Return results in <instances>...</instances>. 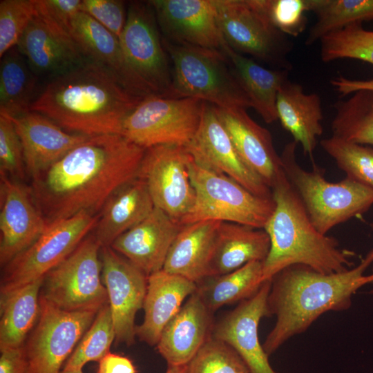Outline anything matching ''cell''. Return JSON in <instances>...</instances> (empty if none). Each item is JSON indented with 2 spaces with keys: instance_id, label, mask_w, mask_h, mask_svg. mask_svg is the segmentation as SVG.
Instances as JSON below:
<instances>
[{
  "instance_id": "obj_17",
  "label": "cell",
  "mask_w": 373,
  "mask_h": 373,
  "mask_svg": "<svg viewBox=\"0 0 373 373\" xmlns=\"http://www.w3.org/2000/svg\"><path fill=\"white\" fill-rule=\"evenodd\" d=\"M0 178V264L3 267L30 247L48 225L30 185Z\"/></svg>"
},
{
  "instance_id": "obj_2",
  "label": "cell",
  "mask_w": 373,
  "mask_h": 373,
  "mask_svg": "<svg viewBox=\"0 0 373 373\" xmlns=\"http://www.w3.org/2000/svg\"><path fill=\"white\" fill-rule=\"evenodd\" d=\"M143 98L126 88L104 66L87 59L54 77L34 99L30 111L70 132L122 135L124 119Z\"/></svg>"
},
{
  "instance_id": "obj_24",
  "label": "cell",
  "mask_w": 373,
  "mask_h": 373,
  "mask_svg": "<svg viewBox=\"0 0 373 373\" xmlns=\"http://www.w3.org/2000/svg\"><path fill=\"white\" fill-rule=\"evenodd\" d=\"M215 108L242 160L271 189L283 166L270 132L256 123L245 108Z\"/></svg>"
},
{
  "instance_id": "obj_7",
  "label": "cell",
  "mask_w": 373,
  "mask_h": 373,
  "mask_svg": "<svg viewBox=\"0 0 373 373\" xmlns=\"http://www.w3.org/2000/svg\"><path fill=\"white\" fill-rule=\"evenodd\" d=\"M189 170L195 199L182 225L218 220L264 228L274 209L272 197L254 194L230 177L200 166L191 156Z\"/></svg>"
},
{
  "instance_id": "obj_8",
  "label": "cell",
  "mask_w": 373,
  "mask_h": 373,
  "mask_svg": "<svg viewBox=\"0 0 373 373\" xmlns=\"http://www.w3.org/2000/svg\"><path fill=\"white\" fill-rule=\"evenodd\" d=\"M101 246L88 235L61 263L46 274L40 296L66 312H98L108 303L102 283Z\"/></svg>"
},
{
  "instance_id": "obj_40",
  "label": "cell",
  "mask_w": 373,
  "mask_h": 373,
  "mask_svg": "<svg viewBox=\"0 0 373 373\" xmlns=\"http://www.w3.org/2000/svg\"><path fill=\"white\" fill-rule=\"evenodd\" d=\"M185 373H250L238 354L211 336L186 365Z\"/></svg>"
},
{
  "instance_id": "obj_48",
  "label": "cell",
  "mask_w": 373,
  "mask_h": 373,
  "mask_svg": "<svg viewBox=\"0 0 373 373\" xmlns=\"http://www.w3.org/2000/svg\"><path fill=\"white\" fill-rule=\"evenodd\" d=\"M186 365H181V366L168 365L167 370L165 373H185Z\"/></svg>"
},
{
  "instance_id": "obj_6",
  "label": "cell",
  "mask_w": 373,
  "mask_h": 373,
  "mask_svg": "<svg viewBox=\"0 0 373 373\" xmlns=\"http://www.w3.org/2000/svg\"><path fill=\"white\" fill-rule=\"evenodd\" d=\"M173 64L170 87L164 96L192 97L216 107H251L226 55L221 51L163 42Z\"/></svg>"
},
{
  "instance_id": "obj_42",
  "label": "cell",
  "mask_w": 373,
  "mask_h": 373,
  "mask_svg": "<svg viewBox=\"0 0 373 373\" xmlns=\"http://www.w3.org/2000/svg\"><path fill=\"white\" fill-rule=\"evenodd\" d=\"M26 174L23 146L13 121L0 113V175L22 182Z\"/></svg>"
},
{
  "instance_id": "obj_44",
  "label": "cell",
  "mask_w": 373,
  "mask_h": 373,
  "mask_svg": "<svg viewBox=\"0 0 373 373\" xmlns=\"http://www.w3.org/2000/svg\"><path fill=\"white\" fill-rule=\"evenodd\" d=\"M81 11L86 13L118 39L127 18L125 3L119 0H82Z\"/></svg>"
},
{
  "instance_id": "obj_49",
  "label": "cell",
  "mask_w": 373,
  "mask_h": 373,
  "mask_svg": "<svg viewBox=\"0 0 373 373\" xmlns=\"http://www.w3.org/2000/svg\"><path fill=\"white\" fill-rule=\"evenodd\" d=\"M60 373H84L82 370H64L62 369V370L60 372Z\"/></svg>"
},
{
  "instance_id": "obj_3",
  "label": "cell",
  "mask_w": 373,
  "mask_h": 373,
  "mask_svg": "<svg viewBox=\"0 0 373 373\" xmlns=\"http://www.w3.org/2000/svg\"><path fill=\"white\" fill-rule=\"evenodd\" d=\"M372 263L373 248L358 265L342 272L325 274L294 265L276 274L267 297L269 314L276 323L262 343L267 354L305 332L324 313L348 309L355 293L372 284L365 272Z\"/></svg>"
},
{
  "instance_id": "obj_34",
  "label": "cell",
  "mask_w": 373,
  "mask_h": 373,
  "mask_svg": "<svg viewBox=\"0 0 373 373\" xmlns=\"http://www.w3.org/2000/svg\"><path fill=\"white\" fill-rule=\"evenodd\" d=\"M262 262L252 261L231 272L209 276L196 283V293L213 313L255 295L264 283Z\"/></svg>"
},
{
  "instance_id": "obj_25",
  "label": "cell",
  "mask_w": 373,
  "mask_h": 373,
  "mask_svg": "<svg viewBox=\"0 0 373 373\" xmlns=\"http://www.w3.org/2000/svg\"><path fill=\"white\" fill-rule=\"evenodd\" d=\"M70 34L88 59L104 66L133 94H154L128 64L119 39L90 16L79 12L71 22Z\"/></svg>"
},
{
  "instance_id": "obj_29",
  "label": "cell",
  "mask_w": 373,
  "mask_h": 373,
  "mask_svg": "<svg viewBox=\"0 0 373 373\" xmlns=\"http://www.w3.org/2000/svg\"><path fill=\"white\" fill-rule=\"evenodd\" d=\"M276 109L283 128L301 145L304 153L312 157L317 139L323 132L320 97L305 93L300 84L288 79L278 92Z\"/></svg>"
},
{
  "instance_id": "obj_50",
  "label": "cell",
  "mask_w": 373,
  "mask_h": 373,
  "mask_svg": "<svg viewBox=\"0 0 373 373\" xmlns=\"http://www.w3.org/2000/svg\"><path fill=\"white\" fill-rule=\"evenodd\" d=\"M370 275H371L372 278V284H373V268H372V273ZM369 294L373 295V288L369 291Z\"/></svg>"
},
{
  "instance_id": "obj_14",
  "label": "cell",
  "mask_w": 373,
  "mask_h": 373,
  "mask_svg": "<svg viewBox=\"0 0 373 373\" xmlns=\"http://www.w3.org/2000/svg\"><path fill=\"white\" fill-rule=\"evenodd\" d=\"M152 12L143 3H131L119 40L135 74L154 94L164 95L170 87L172 73Z\"/></svg>"
},
{
  "instance_id": "obj_31",
  "label": "cell",
  "mask_w": 373,
  "mask_h": 373,
  "mask_svg": "<svg viewBox=\"0 0 373 373\" xmlns=\"http://www.w3.org/2000/svg\"><path fill=\"white\" fill-rule=\"evenodd\" d=\"M222 52L247 95L251 107L266 123L278 120L277 97L282 86L288 80L289 70L267 69L254 59L235 51L227 42Z\"/></svg>"
},
{
  "instance_id": "obj_11",
  "label": "cell",
  "mask_w": 373,
  "mask_h": 373,
  "mask_svg": "<svg viewBox=\"0 0 373 373\" xmlns=\"http://www.w3.org/2000/svg\"><path fill=\"white\" fill-rule=\"evenodd\" d=\"M98 215L82 213L48 225L26 249L3 267L0 298L44 278L93 231Z\"/></svg>"
},
{
  "instance_id": "obj_21",
  "label": "cell",
  "mask_w": 373,
  "mask_h": 373,
  "mask_svg": "<svg viewBox=\"0 0 373 373\" xmlns=\"http://www.w3.org/2000/svg\"><path fill=\"white\" fill-rule=\"evenodd\" d=\"M11 119L22 144L26 173L31 180L89 137L65 130L32 111Z\"/></svg>"
},
{
  "instance_id": "obj_1",
  "label": "cell",
  "mask_w": 373,
  "mask_h": 373,
  "mask_svg": "<svg viewBox=\"0 0 373 373\" xmlns=\"http://www.w3.org/2000/svg\"><path fill=\"white\" fill-rule=\"evenodd\" d=\"M145 151L121 134L89 136L31 180L47 225L82 213L98 215L117 189L138 177Z\"/></svg>"
},
{
  "instance_id": "obj_15",
  "label": "cell",
  "mask_w": 373,
  "mask_h": 373,
  "mask_svg": "<svg viewBox=\"0 0 373 373\" xmlns=\"http://www.w3.org/2000/svg\"><path fill=\"white\" fill-rule=\"evenodd\" d=\"M185 148L200 166L230 177L256 195L272 197L271 189L238 153L214 105L204 102L198 129Z\"/></svg>"
},
{
  "instance_id": "obj_5",
  "label": "cell",
  "mask_w": 373,
  "mask_h": 373,
  "mask_svg": "<svg viewBox=\"0 0 373 373\" xmlns=\"http://www.w3.org/2000/svg\"><path fill=\"white\" fill-rule=\"evenodd\" d=\"M297 143H287L280 155L282 166L316 229L326 235L332 228L365 213L373 205V189L347 177L327 180L314 164L303 169L296 159Z\"/></svg>"
},
{
  "instance_id": "obj_47",
  "label": "cell",
  "mask_w": 373,
  "mask_h": 373,
  "mask_svg": "<svg viewBox=\"0 0 373 373\" xmlns=\"http://www.w3.org/2000/svg\"><path fill=\"white\" fill-rule=\"evenodd\" d=\"M98 363L97 373H137L136 367L131 358L111 352Z\"/></svg>"
},
{
  "instance_id": "obj_12",
  "label": "cell",
  "mask_w": 373,
  "mask_h": 373,
  "mask_svg": "<svg viewBox=\"0 0 373 373\" xmlns=\"http://www.w3.org/2000/svg\"><path fill=\"white\" fill-rule=\"evenodd\" d=\"M98 312H66L40 296V315L23 347L30 373H60Z\"/></svg>"
},
{
  "instance_id": "obj_22",
  "label": "cell",
  "mask_w": 373,
  "mask_h": 373,
  "mask_svg": "<svg viewBox=\"0 0 373 373\" xmlns=\"http://www.w3.org/2000/svg\"><path fill=\"white\" fill-rule=\"evenodd\" d=\"M182 227L178 220L155 207L144 220L119 236L111 247L149 276L163 269Z\"/></svg>"
},
{
  "instance_id": "obj_32",
  "label": "cell",
  "mask_w": 373,
  "mask_h": 373,
  "mask_svg": "<svg viewBox=\"0 0 373 373\" xmlns=\"http://www.w3.org/2000/svg\"><path fill=\"white\" fill-rule=\"evenodd\" d=\"M44 278L0 298V351L21 347L40 315Z\"/></svg>"
},
{
  "instance_id": "obj_38",
  "label": "cell",
  "mask_w": 373,
  "mask_h": 373,
  "mask_svg": "<svg viewBox=\"0 0 373 373\" xmlns=\"http://www.w3.org/2000/svg\"><path fill=\"white\" fill-rule=\"evenodd\" d=\"M321 59L329 62L339 59H354L373 64V31L354 23L332 32L321 40Z\"/></svg>"
},
{
  "instance_id": "obj_23",
  "label": "cell",
  "mask_w": 373,
  "mask_h": 373,
  "mask_svg": "<svg viewBox=\"0 0 373 373\" xmlns=\"http://www.w3.org/2000/svg\"><path fill=\"white\" fill-rule=\"evenodd\" d=\"M213 313L195 291L163 329L156 348L168 365H186L211 336Z\"/></svg>"
},
{
  "instance_id": "obj_10",
  "label": "cell",
  "mask_w": 373,
  "mask_h": 373,
  "mask_svg": "<svg viewBox=\"0 0 373 373\" xmlns=\"http://www.w3.org/2000/svg\"><path fill=\"white\" fill-rule=\"evenodd\" d=\"M204 102L153 94L144 97L123 122L122 135L144 149L186 146L194 137Z\"/></svg>"
},
{
  "instance_id": "obj_35",
  "label": "cell",
  "mask_w": 373,
  "mask_h": 373,
  "mask_svg": "<svg viewBox=\"0 0 373 373\" xmlns=\"http://www.w3.org/2000/svg\"><path fill=\"white\" fill-rule=\"evenodd\" d=\"M1 58L0 113L16 117L30 111L36 74L17 46Z\"/></svg>"
},
{
  "instance_id": "obj_13",
  "label": "cell",
  "mask_w": 373,
  "mask_h": 373,
  "mask_svg": "<svg viewBox=\"0 0 373 373\" xmlns=\"http://www.w3.org/2000/svg\"><path fill=\"white\" fill-rule=\"evenodd\" d=\"M184 146L164 144L146 149L138 176L148 186L155 207L179 222L195 199Z\"/></svg>"
},
{
  "instance_id": "obj_19",
  "label": "cell",
  "mask_w": 373,
  "mask_h": 373,
  "mask_svg": "<svg viewBox=\"0 0 373 373\" xmlns=\"http://www.w3.org/2000/svg\"><path fill=\"white\" fill-rule=\"evenodd\" d=\"M149 4L165 35L175 44L222 52L213 0H153Z\"/></svg>"
},
{
  "instance_id": "obj_43",
  "label": "cell",
  "mask_w": 373,
  "mask_h": 373,
  "mask_svg": "<svg viewBox=\"0 0 373 373\" xmlns=\"http://www.w3.org/2000/svg\"><path fill=\"white\" fill-rule=\"evenodd\" d=\"M272 25L287 36L297 37L306 28L308 0H262Z\"/></svg>"
},
{
  "instance_id": "obj_30",
  "label": "cell",
  "mask_w": 373,
  "mask_h": 373,
  "mask_svg": "<svg viewBox=\"0 0 373 373\" xmlns=\"http://www.w3.org/2000/svg\"><path fill=\"white\" fill-rule=\"evenodd\" d=\"M269 249V238L263 229L222 222L218 229L208 277L231 272L252 261L263 262Z\"/></svg>"
},
{
  "instance_id": "obj_28",
  "label": "cell",
  "mask_w": 373,
  "mask_h": 373,
  "mask_svg": "<svg viewBox=\"0 0 373 373\" xmlns=\"http://www.w3.org/2000/svg\"><path fill=\"white\" fill-rule=\"evenodd\" d=\"M221 222L202 220L182 225L169 249L163 270L195 283L208 277Z\"/></svg>"
},
{
  "instance_id": "obj_39",
  "label": "cell",
  "mask_w": 373,
  "mask_h": 373,
  "mask_svg": "<svg viewBox=\"0 0 373 373\" xmlns=\"http://www.w3.org/2000/svg\"><path fill=\"white\" fill-rule=\"evenodd\" d=\"M323 149L346 177L373 189V149L336 136L321 141Z\"/></svg>"
},
{
  "instance_id": "obj_20",
  "label": "cell",
  "mask_w": 373,
  "mask_h": 373,
  "mask_svg": "<svg viewBox=\"0 0 373 373\" xmlns=\"http://www.w3.org/2000/svg\"><path fill=\"white\" fill-rule=\"evenodd\" d=\"M17 47L39 75L54 77L88 59L69 32L37 12Z\"/></svg>"
},
{
  "instance_id": "obj_4",
  "label": "cell",
  "mask_w": 373,
  "mask_h": 373,
  "mask_svg": "<svg viewBox=\"0 0 373 373\" xmlns=\"http://www.w3.org/2000/svg\"><path fill=\"white\" fill-rule=\"evenodd\" d=\"M271 189L275 207L263 228L270 240L269 251L262 262L264 281L294 265H306L325 274L352 267L354 252L341 249L336 239L316 229L283 169Z\"/></svg>"
},
{
  "instance_id": "obj_36",
  "label": "cell",
  "mask_w": 373,
  "mask_h": 373,
  "mask_svg": "<svg viewBox=\"0 0 373 373\" xmlns=\"http://www.w3.org/2000/svg\"><path fill=\"white\" fill-rule=\"evenodd\" d=\"M308 9L317 19L305 39L307 46L332 32L373 19V0H308Z\"/></svg>"
},
{
  "instance_id": "obj_16",
  "label": "cell",
  "mask_w": 373,
  "mask_h": 373,
  "mask_svg": "<svg viewBox=\"0 0 373 373\" xmlns=\"http://www.w3.org/2000/svg\"><path fill=\"white\" fill-rule=\"evenodd\" d=\"M105 286L115 331L116 344L131 346L136 336L135 318L143 307L148 276L111 246L99 251Z\"/></svg>"
},
{
  "instance_id": "obj_41",
  "label": "cell",
  "mask_w": 373,
  "mask_h": 373,
  "mask_svg": "<svg viewBox=\"0 0 373 373\" xmlns=\"http://www.w3.org/2000/svg\"><path fill=\"white\" fill-rule=\"evenodd\" d=\"M36 14L35 0H1L0 2V57L17 46Z\"/></svg>"
},
{
  "instance_id": "obj_45",
  "label": "cell",
  "mask_w": 373,
  "mask_h": 373,
  "mask_svg": "<svg viewBox=\"0 0 373 373\" xmlns=\"http://www.w3.org/2000/svg\"><path fill=\"white\" fill-rule=\"evenodd\" d=\"M82 1V0H35L37 13L52 21L70 34L72 20L81 11Z\"/></svg>"
},
{
  "instance_id": "obj_26",
  "label": "cell",
  "mask_w": 373,
  "mask_h": 373,
  "mask_svg": "<svg viewBox=\"0 0 373 373\" xmlns=\"http://www.w3.org/2000/svg\"><path fill=\"white\" fill-rule=\"evenodd\" d=\"M196 287L195 283L163 269L149 275L142 307L144 321L135 328L139 340L156 346L163 329Z\"/></svg>"
},
{
  "instance_id": "obj_46",
  "label": "cell",
  "mask_w": 373,
  "mask_h": 373,
  "mask_svg": "<svg viewBox=\"0 0 373 373\" xmlns=\"http://www.w3.org/2000/svg\"><path fill=\"white\" fill-rule=\"evenodd\" d=\"M0 373H30L23 345L1 352Z\"/></svg>"
},
{
  "instance_id": "obj_37",
  "label": "cell",
  "mask_w": 373,
  "mask_h": 373,
  "mask_svg": "<svg viewBox=\"0 0 373 373\" xmlns=\"http://www.w3.org/2000/svg\"><path fill=\"white\" fill-rule=\"evenodd\" d=\"M115 340L114 323L108 303L98 311L91 325L66 361L63 369L82 370L88 362H99L110 352V347Z\"/></svg>"
},
{
  "instance_id": "obj_18",
  "label": "cell",
  "mask_w": 373,
  "mask_h": 373,
  "mask_svg": "<svg viewBox=\"0 0 373 373\" xmlns=\"http://www.w3.org/2000/svg\"><path fill=\"white\" fill-rule=\"evenodd\" d=\"M271 281L265 280L255 295L226 313L212 329L211 336L231 346L250 373H278L271 367L258 336L261 319L269 316L267 297Z\"/></svg>"
},
{
  "instance_id": "obj_33",
  "label": "cell",
  "mask_w": 373,
  "mask_h": 373,
  "mask_svg": "<svg viewBox=\"0 0 373 373\" xmlns=\"http://www.w3.org/2000/svg\"><path fill=\"white\" fill-rule=\"evenodd\" d=\"M352 95L334 105L332 135L359 144L373 145V79L351 80Z\"/></svg>"
},
{
  "instance_id": "obj_9",
  "label": "cell",
  "mask_w": 373,
  "mask_h": 373,
  "mask_svg": "<svg viewBox=\"0 0 373 373\" xmlns=\"http://www.w3.org/2000/svg\"><path fill=\"white\" fill-rule=\"evenodd\" d=\"M221 33L235 51L289 70L292 44L269 20L262 0H213Z\"/></svg>"
},
{
  "instance_id": "obj_27",
  "label": "cell",
  "mask_w": 373,
  "mask_h": 373,
  "mask_svg": "<svg viewBox=\"0 0 373 373\" xmlns=\"http://www.w3.org/2000/svg\"><path fill=\"white\" fill-rule=\"evenodd\" d=\"M154 207L146 183L138 176L108 198L92 233L101 247L111 246L119 236L144 220Z\"/></svg>"
}]
</instances>
